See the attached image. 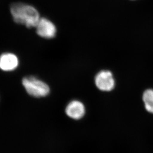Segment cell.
<instances>
[{"label": "cell", "instance_id": "1", "mask_svg": "<svg viewBox=\"0 0 153 153\" xmlns=\"http://www.w3.org/2000/svg\"><path fill=\"white\" fill-rule=\"evenodd\" d=\"M10 10L13 21L27 28L36 27L40 19L37 10L29 4L14 3L10 6Z\"/></svg>", "mask_w": 153, "mask_h": 153}, {"label": "cell", "instance_id": "2", "mask_svg": "<svg viewBox=\"0 0 153 153\" xmlns=\"http://www.w3.org/2000/svg\"><path fill=\"white\" fill-rule=\"evenodd\" d=\"M22 84L27 94L33 97H45L50 93L48 85L33 76L25 77Z\"/></svg>", "mask_w": 153, "mask_h": 153}, {"label": "cell", "instance_id": "3", "mask_svg": "<svg viewBox=\"0 0 153 153\" xmlns=\"http://www.w3.org/2000/svg\"><path fill=\"white\" fill-rule=\"evenodd\" d=\"M94 81L97 87L102 91H111L114 88L115 80L109 71L103 70L98 73Z\"/></svg>", "mask_w": 153, "mask_h": 153}, {"label": "cell", "instance_id": "4", "mask_svg": "<svg viewBox=\"0 0 153 153\" xmlns=\"http://www.w3.org/2000/svg\"><path fill=\"white\" fill-rule=\"evenodd\" d=\"M36 28L38 36L46 39L53 38L57 33L54 24L46 18H40Z\"/></svg>", "mask_w": 153, "mask_h": 153}, {"label": "cell", "instance_id": "5", "mask_svg": "<svg viewBox=\"0 0 153 153\" xmlns=\"http://www.w3.org/2000/svg\"><path fill=\"white\" fill-rule=\"evenodd\" d=\"M65 112L67 116L72 119L79 120L85 114V107L80 101L72 100L67 105Z\"/></svg>", "mask_w": 153, "mask_h": 153}, {"label": "cell", "instance_id": "6", "mask_svg": "<svg viewBox=\"0 0 153 153\" xmlns=\"http://www.w3.org/2000/svg\"><path fill=\"white\" fill-rule=\"evenodd\" d=\"M19 59L13 53H3L0 56V69L6 72L13 71L19 66Z\"/></svg>", "mask_w": 153, "mask_h": 153}, {"label": "cell", "instance_id": "7", "mask_svg": "<svg viewBox=\"0 0 153 153\" xmlns=\"http://www.w3.org/2000/svg\"><path fill=\"white\" fill-rule=\"evenodd\" d=\"M142 99L146 111L153 114V89L146 90L143 93Z\"/></svg>", "mask_w": 153, "mask_h": 153}]
</instances>
